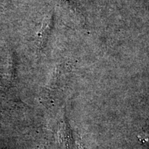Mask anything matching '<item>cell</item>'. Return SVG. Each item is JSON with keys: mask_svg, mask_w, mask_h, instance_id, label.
I'll use <instances>...</instances> for the list:
<instances>
[{"mask_svg": "<svg viewBox=\"0 0 149 149\" xmlns=\"http://www.w3.org/2000/svg\"><path fill=\"white\" fill-rule=\"evenodd\" d=\"M139 139L141 140L143 142L149 143V134L147 133H143L141 135H139Z\"/></svg>", "mask_w": 149, "mask_h": 149, "instance_id": "6da1fadb", "label": "cell"}]
</instances>
